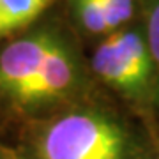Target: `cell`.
<instances>
[{
	"instance_id": "obj_1",
	"label": "cell",
	"mask_w": 159,
	"mask_h": 159,
	"mask_svg": "<svg viewBox=\"0 0 159 159\" xmlns=\"http://www.w3.org/2000/svg\"><path fill=\"white\" fill-rule=\"evenodd\" d=\"M39 159H127V138L99 111H74L53 120L39 140Z\"/></svg>"
},
{
	"instance_id": "obj_6",
	"label": "cell",
	"mask_w": 159,
	"mask_h": 159,
	"mask_svg": "<svg viewBox=\"0 0 159 159\" xmlns=\"http://www.w3.org/2000/svg\"><path fill=\"white\" fill-rule=\"evenodd\" d=\"M145 39L154 67L152 99L159 106V0L145 2Z\"/></svg>"
},
{
	"instance_id": "obj_7",
	"label": "cell",
	"mask_w": 159,
	"mask_h": 159,
	"mask_svg": "<svg viewBox=\"0 0 159 159\" xmlns=\"http://www.w3.org/2000/svg\"><path fill=\"white\" fill-rule=\"evenodd\" d=\"M71 6L76 20L87 32L90 34L111 32L101 0H71Z\"/></svg>"
},
{
	"instance_id": "obj_8",
	"label": "cell",
	"mask_w": 159,
	"mask_h": 159,
	"mask_svg": "<svg viewBox=\"0 0 159 159\" xmlns=\"http://www.w3.org/2000/svg\"><path fill=\"white\" fill-rule=\"evenodd\" d=\"M101 4L111 30L125 25L134 14V0H101Z\"/></svg>"
},
{
	"instance_id": "obj_3",
	"label": "cell",
	"mask_w": 159,
	"mask_h": 159,
	"mask_svg": "<svg viewBox=\"0 0 159 159\" xmlns=\"http://www.w3.org/2000/svg\"><path fill=\"white\" fill-rule=\"evenodd\" d=\"M55 41L57 37L50 32H35L4 46L0 51V92L18 102Z\"/></svg>"
},
{
	"instance_id": "obj_4",
	"label": "cell",
	"mask_w": 159,
	"mask_h": 159,
	"mask_svg": "<svg viewBox=\"0 0 159 159\" xmlns=\"http://www.w3.org/2000/svg\"><path fill=\"white\" fill-rule=\"evenodd\" d=\"M76 83V64L71 51L62 44V41H55L44 62L37 71L32 81L23 90L18 104L23 106H41L62 99Z\"/></svg>"
},
{
	"instance_id": "obj_2",
	"label": "cell",
	"mask_w": 159,
	"mask_h": 159,
	"mask_svg": "<svg viewBox=\"0 0 159 159\" xmlns=\"http://www.w3.org/2000/svg\"><path fill=\"white\" fill-rule=\"evenodd\" d=\"M92 69L99 78L129 97L152 90L154 67L145 32L120 29L108 35L92 55Z\"/></svg>"
},
{
	"instance_id": "obj_9",
	"label": "cell",
	"mask_w": 159,
	"mask_h": 159,
	"mask_svg": "<svg viewBox=\"0 0 159 159\" xmlns=\"http://www.w3.org/2000/svg\"><path fill=\"white\" fill-rule=\"evenodd\" d=\"M157 159H159V157H157Z\"/></svg>"
},
{
	"instance_id": "obj_5",
	"label": "cell",
	"mask_w": 159,
	"mask_h": 159,
	"mask_svg": "<svg viewBox=\"0 0 159 159\" xmlns=\"http://www.w3.org/2000/svg\"><path fill=\"white\" fill-rule=\"evenodd\" d=\"M53 2L55 0H0V37L25 29Z\"/></svg>"
}]
</instances>
